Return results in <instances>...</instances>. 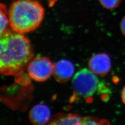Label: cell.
<instances>
[{
	"instance_id": "1",
	"label": "cell",
	"mask_w": 125,
	"mask_h": 125,
	"mask_svg": "<svg viewBox=\"0 0 125 125\" xmlns=\"http://www.w3.org/2000/svg\"><path fill=\"white\" fill-rule=\"evenodd\" d=\"M0 72L4 76L18 75L33 58L31 45L22 33L9 31L0 35Z\"/></svg>"
},
{
	"instance_id": "2",
	"label": "cell",
	"mask_w": 125,
	"mask_h": 125,
	"mask_svg": "<svg viewBox=\"0 0 125 125\" xmlns=\"http://www.w3.org/2000/svg\"><path fill=\"white\" fill-rule=\"evenodd\" d=\"M45 10L35 0H16L9 11L10 26L13 31L25 33L34 31L40 26Z\"/></svg>"
},
{
	"instance_id": "3",
	"label": "cell",
	"mask_w": 125,
	"mask_h": 125,
	"mask_svg": "<svg viewBox=\"0 0 125 125\" xmlns=\"http://www.w3.org/2000/svg\"><path fill=\"white\" fill-rule=\"evenodd\" d=\"M74 94L78 97L89 99L97 92L107 88L100 82L96 75L89 69H83L77 72L72 79Z\"/></svg>"
},
{
	"instance_id": "4",
	"label": "cell",
	"mask_w": 125,
	"mask_h": 125,
	"mask_svg": "<svg viewBox=\"0 0 125 125\" xmlns=\"http://www.w3.org/2000/svg\"><path fill=\"white\" fill-rule=\"evenodd\" d=\"M54 65L49 58L42 56L33 58L27 66L28 76L37 82H44L53 75Z\"/></svg>"
},
{
	"instance_id": "5",
	"label": "cell",
	"mask_w": 125,
	"mask_h": 125,
	"mask_svg": "<svg viewBox=\"0 0 125 125\" xmlns=\"http://www.w3.org/2000/svg\"><path fill=\"white\" fill-rule=\"evenodd\" d=\"M89 69L97 75H106L111 68V61L109 56L105 53H99L93 56L89 61Z\"/></svg>"
},
{
	"instance_id": "6",
	"label": "cell",
	"mask_w": 125,
	"mask_h": 125,
	"mask_svg": "<svg viewBox=\"0 0 125 125\" xmlns=\"http://www.w3.org/2000/svg\"><path fill=\"white\" fill-rule=\"evenodd\" d=\"M74 72L75 66L72 62L66 59H61L54 65L53 75L58 83H64L71 80L74 76Z\"/></svg>"
},
{
	"instance_id": "7",
	"label": "cell",
	"mask_w": 125,
	"mask_h": 125,
	"mask_svg": "<svg viewBox=\"0 0 125 125\" xmlns=\"http://www.w3.org/2000/svg\"><path fill=\"white\" fill-rule=\"evenodd\" d=\"M51 111L43 104H37L32 107L29 114L30 121L34 125H44L50 121Z\"/></svg>"
},
{
	"instance_id": "8",
	"label": "cell",
	"mask_w": 125,
	"mask_h": 125,
	"mask_svg": "<svg viewBox=\"0 0 125 125\" xmlns=\"http://www.w3.org/2000/svg\"><path fill=\"white\" fill-rule=\"evenodd\" d=\"M83 117L75 114L61 115L54 118L50 124L52 125H82Z\"/></svg>"
},
{
	"instance_id": "9",
	"label": "cell",
	"mask_w": 125,
	"mask_h": 125,
	"mask_svg": "<svg viewBox=\"0 0 125 125\" xmlns=\"http://www.w3.org/2000/svg\"><path fill=\"white\" fill-rule=\"evenodd\" d=\"M0 35L4 34L7 31H11L9 29L10 26L9 14L6 6L1 3L0 6Z\"/></svg>"
},
{
	"instance_id": "10",
	"label": "cell",
	"mask_w": 125,
	"mask_h": 125,
	"mask_svg": "<svg viewBox=\"0 0 125 125\" xmlns=\"http://www.w3.org/2000/svg\"><path fill=\"white\" fill-rule=\"evenodd\" d=\"M109 122L106 120L99 119L91 117H83L82 125H107Z\"/></svg>"
},
{
	"instance_id": "11",
	"label": "cell",
	"mask_w": 125,
	"mask_h": 125,
	"mask_svg": "<svg viewBox=\"0 0 125 125\" xmlns=\"http://www.w3.org/2000/svg\"><path fill=\"white\" fill-rule=\"evenodd\" d=\"M101 5L107 9H115L121 3V0H99Z\"/></svg>"
},
{
	"instance_id": "12",
	"label": "cell",
	"mask_w": 125,
	"mask_h": 125,
	"mask_svg": "<svg viewBox=\"0 0 125 125\" xmlns=\"http://www.w3.org/2000/svg\"><path fill=\"white\" fill-rule=\"evenodd\" d=\"M121 29L122 34L125 36V16L121 21Z\"/></svg>"
},
{
	"instance_id": "13",
	"label": "cell",
	"mask_w": 125,
	"mask_h": 125,
	"mask_svg": "<svg viewBox=\"0 0 125 125\" xmlns=\"http://www.w3.org/2000/svg\"><path fill=\"white\" fill-rule=\"evenodd\" d=\"M121 98L122 102L125 104V86L123 88L121 93Z\"/></svg>"
}]
</instances>
